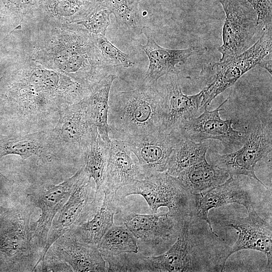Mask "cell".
Segmentation results:
<instances>
[{"label": "cell", "mask_w": 272, "mask_h": 272, "mask_svg": "<svg viewBox=\"0 0 272 272\" xmlns=\"http://www.w3.org/2000/svg\"><path fill=\"white\" fill-rule=\"evenodd\" d=\"M10 155L19 156L22 161L31 157L38 158L43 163L58 160L50 129L26 133H14L11 137L0 139V159Z\"/></svg>", "instance_id": "cell-22"}, {"label": "cell", "mask_w": 272, "mask_h": 272, "mask_svg": "<svg viewBox=\"0 0 272 272\" xmlns=\"http://www.w3.org/2000/svg\"><path fill=\"white\" fill-rule=\"evenodd\" d=\"M1 44L89 90L109 74L94 35L75 24L30 19L3 38Z\"/></svg>", "instance_id": "cell-2"}, {"label": "cell", "mask_w": 272, "mask_h": 272, "mask_svg": "<svg viewBox=\"0 0 272 272\" xmlns=\"http://www.w3.org/2000/svg\"><path fill=\"white\" fill-rule=\"evenodd\" d=\"M225 14L222 44L218 47L220 60L240 54L259 39L263 30L257 24L256 13L246 0H218Z\"/></svg>", "instance_id": "cell-9"}, {"label": "cell", "mask_w": 272, "mask_h": 272, "mask_svg": "<svg viewBox=\"0 0 272 272\" xmlns=\"http://www.w3.org/2000/svg\"><path fill=\"white\" fill-rule=\"evenodd\" d=\"M147 38L145 44L140 45L149 59V66L143 84L155 85L159 79L170 74L177 75L180 72L178 64L184 63L198 50L193 46L183 49H171L160 46L155 41L152 30L144 26L141 30Z\"/></svg>", "instance_id": "cell-18"}, {"label": "cell", "mask_w": 272, "mask_h": 272, "mask_svg": "<svg viewBox=\"0 0 272 272\" xmlns=\"http://www.w3.org/2000/svg\"><path fill=\"white\" fill-rule=\"evenodd\" d=\"M164 95L155 85L143 84L116 94L109 104L110 139L126 141L163 130Z\"/></svg>", "instance_id": "cell-3"}, {"label": "cell", "mask_w": 272, "mask_h": 272, "mask_svg": "<svg viewBox=\"0 0 272 272\" xmlns=\"http://www.w3.org/2000/svg\"><path fill=\"white\" fill-rule=\"evenodd\" d=\"M1 174H2V173H0Z\"/></svg>", "instance_id": "cell-34"}, {"label": "cell", "mask_w": 272, "mask_h": 272, "mask_svg": "<svg viewBox=\"0 0 272 272\" xmlns=\"http://www.w3.org/2000/svg\"><path fill=\"white\" fill-rule=\"evenodd\" d=\"M180 136L161 131L123 142L136 157L146 178L167 171L171 154Z\"/></svg>", "instance_id": "cell-15"}, {"label": "cell", "mask_w": 272, "mask_h": 272, "mask_svg": "<svg viewBox=\"0 0 272 272\" xmlns=\"http://www.w3.org/2000/svg\"><path fill=\"white\" fill-rule=\"evenodd\" d=\"M256 13L257 24L264 31L272 28V0H246Z\"/></svg>", "instance_id": "cell-32"}, {"label": "cell", "mask_w": 272, "mask_h": 272, "mask_svg": "<svg viewBox=\"0 0 272 272\" xmlns=\"http://www.w3.org/2000/svg\"><path fill=\"white\" fill-rule=\"evenodd\" d=\"M32 212L23 203L9 210L1 222L0 254L14 271H33L40 256L31 230Z\"/></svg>", "instance_id": "cell-6"}, {"label": "cell", "mask_w": 272, "mask_h": 272, "mask_svg": "<svg viewBox=\"0 0 272 272\" xmlns=\"http://www.w3.org/2000/svg\"><path fill=\"white\" fill-rule=\"evenodd\" d=\"M138 239L124 223L113 224L102 237L98 248L103 258L138 252Z\"/></svg>", "instance_id": "cell-28"}, {"label": "cell", "mask_w": 272, "mask_h": 272, "mask_svg": "<svg viewBox=\"0 0 272 272\" xmlns=\"http://www.w3.org/2000/svg\"><path fill=\"white\" fill-rule=\"evenodd\" d=\"M110 145L106 144L97 131L92 139L85 170L95 183L96 199L99 202L103 199V184L108 160Z\"/></svg>", "instance_id": "cell-27"}, {"label": "cell", "mask_w": 272, "mask_h": 272, "mask_svg": "<svg viewBox=\"0 0 272 272\" xmlns=\"http://www.w3.org/2000/svg\"><path fill=\"white\" fill-rule=\"evenodd\" d=\"M111 14V12L102 1L85 18L73 24L92 34L105 36L107 28L110 24Z\"/></svg>", "instance_id": "cell-31"}, {"label": "cell", "mask_w": 272, "mask_h": 272, "mask_svg": "<svg viewBox=\"0 0 272 272\" xmlns=\"http://www.w3.org/2000/svg\"><path fill=\"white\" fill-rule=\"evenodd\" d=\"M58 114L50 134L59 160L80 158L86 164L97 128L91 121L85 98L61 109Z\"/></svg>", "instance_id": "cell-8"}, {"label": "cell", "mask_w": 272, "mask_h": 272, "mask_svg": "<svg viewBox=\"0 0 272 272\" xmlns=\"http://www.w3.org/2000/svg\"><path fill=\"white\" fill-rule=\"evenodd\" d=\"M226 99L216 109L210 111L204 108L199 116L188 120L180 130L179 134L196 142H201L208 139L221 141L226 147H240L244 144L247 132L235 129L231 119L221 118L220 111L226 103Z\"/></svg>", "instance_id": "cell-14"}, {"label": "cell", "mask_w": 272, "mask_h": 272, "mask_svg": "<svg viewBox=\"0 0 272 272\" xmlns=\"http://www.w3.org/2000/svg\"><path fill=\"white\" fill-rule=\"evenodd\" d=\"M194 216L208 224L212 233L218 237L214 231L208 217L212 209L231 203H238L245 208L252 204L249 193L240 184L238 176H230L224 183L203 192L194 194Z\"/></svg>", "instance_id": "cell-21"}, {"label": "cell", "mask_w": 272, "mask_h": 272, "mask_svg": "<svg viewBox=\"0 0 272 272\" xmlns=\"http://www.w3.org/2000/svg\"><path fill=\"white\" fill-rule=\"evenodd\" d=\"M166 90L163 130L179 134L184 124L196 116L201 108L203 91L191 95L184 94L178 81L172 77L167 82Z\"/></svg>", "instance_id": "cell-19"}, {"label": "cell", "mask_w": 272, "mask_h": 272, "mask_svg": "<svg viewBox=\"0 0 272 272\" xmlns=\"http://www.w3.org/2000/svg\"><path fill=\"white\" fill-rule=\"evenodd\" d=\"M82 166L60 183H44L28 194L31 205L41 211L39 218L31 225L33 238L41 251L45 246L54 218L73 191Z\"/></svg>", "instance_id": "cell-12"}, {"label": "cell", "mask_w": 272, "mask_h": 272, "mask_svg": "<svg viewBox=\"0 0 272 272\" xmlns=\"http://www.w3.org/2000/svg\"><path fill=\"white\" fill-rule=\"evenodd\" d=\"M192 216L183 221L177 240L166 252L157 256L125 253L110 257L109 271L183 272L220 271L210 254L193 241L190 231Z\"/></svg>", "instance_id": "cell-4"}, {"label": "cell", "mask_w": 272, "mask_h": 272, "mask_svg": "<svg viewBox=\"0 0 272 272\" xmlns=\"http://www.w3.org/2000/svg\"><path fill=\"white\" fill-rule=\"evenodd\" d=\"M208 145L196 142L181 135L171 154L167 172L177 177L182 170L206 159Z\"/></svg>", "instance_id": "cell-26"}, {"label": "cell", "mask_w": 272, "mask_h": 272, "mask_svg": "<svg viewBox=\"0 0 272 272\" xmlns=\"http://www.w3.org/2000/svg\"><path fill=\"white\" fill-rule=\"evenodd\" d=\"M271 124L257 119L247 132L241 148L229 154L220 155L212 151L208 155L212 164L226 169L230 176L245 175L266 188L255 174V167L271 152Z\"/></svg>", "instance_id": "cell-11"}, {"label": "cell", "mask_w": 272, "mask_h": 272, "mask_svg": "<svg viewBox=\"0 0 272 272\" xmlns=\"http://www.w3.org/2000/svg\"><path fill=\"white\" fill-rule=\"evenodd\" d=\"M92 179L83 165L73 191L58 212L57 219L52 222L36 267L43 261L49 248L58 238L90 219L96 212L101 202L96 199Z\"/></svg>", "instance_id": "cell-10"}, {"label": "cell", "mask_w": 272, "mask_h": 272, "mask_svg": "<svg viewBox=\"0 0 272 272\" xmlns=\"http://www.w3.org/2000/svg\"><path fill=\"white\" fill-rule=\"evenodd\" d=\"M117 194L122 199L132 194L143 196L153 213L165 207L169 215L180 219L194 216V194L189 192L176 177L167 171L126 185L118 189Z\"/></svg>", "instance_id": "cell-7"}, {"label": "cell", "mask_w": 272, "mask_h": 272, "mask_svg": "<svg viewBox=\"0 0 272 272\" xmlns=\"http://www.w3.org/2000/svg\"><path fill=\"white\" fill-rule=\"evenodd\" d=\"M122 218L138 240L152 245L178 236L184 220L168 212L141 214L131 212L123 214Z\"/></svg>", "instance_id": "cell-17"}, {"label": "cell", "mask_w": 272, "mask_h": 272, "mask_svg": "<svg viewBox=\"0 0 272 272\" xmlns=\"http://www.w3.org/2000/svg\"><path fill=\"white\" fill-rule=\"evenodd\" d=\"M3 114V103L2 96L0 93V119H2Z\"/></svg>", "instance_id": "cell-33"}, {"label": "cell", "mask_w": 272, "mask_h": 272, "mask_svg": "<svg viewBox=\"0 0 272 272\" xmlns=\"http://www.w3.org/2000/svg\"><path fill=\"white\" fill-rule=\"evenodd\" d=\"M248 215L245 218L230 216L222 221L225 225L235 229L238 234L237 240L224 255L225 264L233 253L244 249L255 250L265 254L267 267L271 269L272 229L271 226L256 212L253 204L246 208Z\"/></svg>", "instance_id": "cell-13"}, {"label": "cell", "mask_w": 272, "mask_h": 272, "mask_svg": "<svg viewBox=\"0 0 272 272\" xmlns=\"http://www.w3.org/2000/svg\"><path fill=\"white\" fill-rule=\"evenodd\" d=\"M122 200L116 192L104 193L94 215L69 232L80 241L98 247L102 237L114 224V215L121 212Z\"/></svg>", "instance_id": "cell-23"}, {"label": "cell", "mask_w": 272, "mask_h": 272, "mask_svg": "<svg viewBox=\"0 0 272 272\" xmlns=\"http://www.w3.org/2000/svg\"><path fill=\"white\" fill-rule=\"evenodd\" d=\"M45 256L66 263L73 271H108L98 247L80 241L69 232L52 244Z\"/></svg>", "instance_id": "cell-16"}, {"label": "cell", "mask_w": 272, "mask_h": 272, "mask_svg": "<svg viewBox=\"0 0 272 272\" xmlns=\"http://www.w3.org/2000/svg\"><path fill=\"white\" fill-rule=\"evenodd\" d=\"M94 36L96 45L106 66L128 68L134 65V62L131 59L129 55L119 49L105 36L94 35Z\"/></svg>", "instance_id": "cell-30"}, {"label": "cell", "mask_w": 272, "mask_h": 272, "mask_svg": "<svg viewBox=\"0 0 272 272\" xmlns=\"http://www.w3.org/2000/svg\"><path fill=\"white\" fill-rule=\"evenodd\" d=\"M103 193L120 188L145 178L137 159L122 141L111 139Z\"/></svg>", "instance_id": "cell-20"}, {"label": "cell", "mask_w": 272, "mask_h": 272, "mask_svg": "<svg viewBox=\"0 0 272 272\" xmlns=\"http://www.w3.org/2000/svg\"><path fill=\"white\" fill-rule=\"evenodd\" d=\"M116 78L114 74H108L85 97L91 121L101 139L108 145L111 142L108 133L109 97L112 83Z\"/></svg>", "instance_id": "cell-25"}, {"label": "cell", "mask_w": 272, "mask_h": 272, "mask_svg": "<svg viewBox=\"0 0 272 272\" xmlns=\"http://www.w3.org/2000/svg\"><path fill=\"white\" fill-rule=\"evenodd\" d=\"M90 92L68 76L47 69L17 51L0 47L2 118L9 115L14 132L53 128L58 120V112L80 101Z\"/></svg>", "instance_id": "cell-1"}, {"label": "cell", "mask_w": 272, "mask_h": 272, "mask_svg": "<svg viewBox=\"0 0 272 272\" xmlns=\"http://www.w3.org/2000/svg\"><path fill=\"white\" fill-rule=\"evenodd\" d=\"M140 0H102L104 5L121 26L134 28L140 21L139 9Z\"/></svg>", "instance_id": "cell-29"}, {"label": "cell", "mask_w": 272, "mask_h": 272, "mask_svg": "<svg viewBox=\"0 0 272 272\" xmlns=\"http://www.w3.org/2000/svg\"><path fill=\"white\" fill-rule=\"evenodd\" d=\"M230 177L227 170L206 159L182 170L176 177L189 192L198 194L222 184Z\"/></svg>", "instance_id": "cell-24"}, {"label": "cell", "mask_w": 272, "mask_h": 272, "mask_svg": "<svg viewBox=\"0 0 272 272\" xmlns=\"http://www.w3.org/2000/svg\"><path fill=\"white\" fill-rule=\"evenodd\" d=\"M272 30H264L259 39L247 50L236 56L203 65L200 76L206 87L201 108L209 106L220 94L235 83L246 72L258 65L271 75Z\"/></svg>", "instance_id": "cell-5"}]
</instances>
